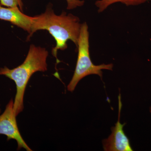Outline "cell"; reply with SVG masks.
Returning <instances> with one entry per match:
<instances>
[{
	"label": "cell",
	"mask_w": 151,
	"mask_h": 151,
	"mask_svg": "<svg viewBox=\"0 0 151 151\" xmlns=\"http://www.w3.org/2000/svg\"><path fill=\"white\" fill-rule=\"evenodd\" d=\"M81 24L78 17L71 14H67L63 12L60 15L55 14L52 5L49 4L43 13L33 17L31 34L27 40H29L33 34L40 30H46L55 40L56 45L52 48V53L57 59L58 51L67 48V42L70 40L78 45Z\"/></svg>",
	"instance_id": "cell-1"
},
{
	"label": "cell",
	"mask_w": 151,
	"mask_h": 151,
	"mask_svg": "<svg viewBox=\"0 0 151 151\" xmlns=\"http://www.w3.org/2000/svg\"><path fill=\"white\" fill-rule=\"evenodd\" d=\"M48 55V51L45 48L32 44L24 61L20 65L13 69L6 66L0 68V76H4L15 83L17 91L14 108L17 116L23 110L25 91L32 76L37 71L47 70Z\"/></svg>",
	"instance_id": "cell-2"
},
{
	"label": "cell",
	"mask_w": 151,
	"mask_h": 151,
	"mask_svg": "<svg viewBox=\"0 0 151 151\" xmlns=\"http://www.w3.org/2000/svg\"><path fill=\"white\" fill-rule=\"evenodd\" d=\"M77 48L78 58L75 71L72 79L67 86V89L73 92L79 81L87 76L95 74L102 78V70H112V63L95 65L93 64L89 54V32L88 25L86 22L82 24Z\"/></svg>",
	"instance_id": "cell-3"
},
{
	"label": "cell",
	"mask_w": 151,
	"mask_h": 151,
	"mask_svg": "<svg viewBox=\"0 0 151 151\" xmlns=\"http://www.w3.org/2000/svg\"><path fill=\"white\" fill-rule=\"evenodd\" d=\"M14 104V100L11 99L6 105L4 111L0 115V135L6 136L8 141L13 139L16 141L18 150L24 148L27 151H32L19 131Z\"/></svg>",
	"instance_id": "cell-4"
},
{
	"label": "cell",
	"mask_w": 151,
	"mask_h": 151,
	"mask_svg": "<svg viewBox=\"0 0 151 151\" xmlns=\"http://www.w3.org/2000/svg\"><path fill=\"white\" fill-rule=\"evenodd\" d=\"M119 117L115 127L111 128V134L107 139L103 141V149L105 151H132L133 150L129 140L125 134L124 127L126 123L121 124L120 122L122 104L121 94L119 97Z\"/></svg>",
	"instance_id": "cell-5"
},
{
	"label": "cell",
	"mask_w": 151,
	"mask_h": 151,
	"mask_svg": "<svg viewBox=\"0 0 151 151\" xmlns=\"http://www.w3.org/2000/svg\"><path fill=\"white\" fill-rule=\"evenodd\" d=\"M0 19L10 22L13 24L27 31L29 33L27 38L32 32L33 17L25 14L19 7L5 8L0 4Z\"/></svg>",
	"instance_id": "cell-6"
},
{
	"label": "cell",
	"mask_w": 151,
	"mask_h": 151,
	"mask_svg": "<svg viewBox=\"0 0 151 151\" xmlns=\"http://www.w3.org/2000/svg\"><path fill=\"white\" fill-rule=\"evenodd\" d=\"M150 0H97L95 6L98 8V12L102 13L109 6L117 3H121L127 6H138L145 4Z\"/></svg>",
	"instance_id": "cell-7"
},
{
	"label": "cell",
	"mask_w": 151,
	"mask_h": 151,
	"mask_svg": "<svg viewBox=\"0 0 151 151\" xmlns=\"http://www.w3.org/2000/svg\"><path fill=\"white\" fill-rule=\"evenodd\" d=\"M2 6L8 7H19L20 10L23 11V3L22 0H0Z\"/></svg>",
	"instance_id": "cell-8"
},
{
	"label": "cell",
	"mask_w": 151,
	"mask_h": 151,
	"mask_svg": "<svg viewBox=\"0 0 151 151\" xmlns=\"http://www.w3.org/2000/svg\"><path fill=\"white\" fill-rule=\"evenodd\" d=\"M67 2V9L68 10L73 9L78 7L84 5V0H65Z\"/></svg>",
	"instance_id": "cell-9"
},
{
	"label": "cell",
	"mask_w": 151,
	"mask_h": 151,
	"mask_svg": "<svg viewBox=\"0 0 151 151\" xmlns=\"http://www.w3.org/2000/svg\"><path fill=\"white\" fill-rule=\"evenodd\" d=\"M1 105H0V115H1Z\"/></svg>",
	"instance_id": "cell-10"
},
{
	"label": "cell",
	"mask_w": 151,
	"mask_h": 151,
	"mask_svg": "<svg viewBox=\"0 0 151 151\" xmlns=\"http://www.w3.org/2000/svg\"><path fill=\"white\" fill-rule=\"evenodd\" d=\"M150 113L151 114V106L150 107Z\"/></svg>",
	"instance_id": "cell-11"
}]
</instances>
